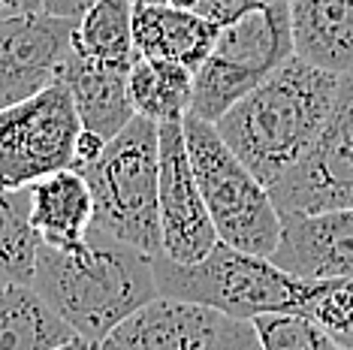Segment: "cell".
Instances as JSON below:
<instances>
[{"label": "cell", "instance_id": "1", "mask_svg": "<svg viewBox=\"0 0 353 350\" xmlns=\"http://www.w3.org/2000/svg\"><path fill=\"white\" fill-rule=\"evenodd\" d=\"M30 284L88 347H100L124 317L157 296L154 257L97 227L73 248L39 242Z\"/></svg>", "mask_w": 353, "mask_h": 350}, {"label": "cell", "instance_id": "2", "mask_svg": "<svg viewBox=\"0 0 353 350\" xmlns=\"http://www.w3.org/2000/svg\"><path fill=\"white\" fill-rule=\"evenodd\" d=\"M341 73L293 58L223 112L214 127L236 157L266 187L284 175L314 142L329 118Z\"/></svg>", "mask_w": 353, "mask_h": 350}, {"label": "cell", "instance_id": "3", "mask_svg": "<svg viewBox=\"0 0 353 350\" xmlns=\"http://www.w3.org/2000/svg\"><path fill=\"white\" fill-rule=\"evenodd\" d=\"M154 281L157 293L205 302L242 320L263 311H308L323 287V278L293 275L272 257L239 251L221 238L196 262H175L157 254Z\"/></svg>", "mask_w": 353, "mask_h": 350}, {"label": "cell", "instance_id": "4", "mask_svg": "<svg viewBox=\"0 0 353 350\" xmlns=\"http://www.w3.org/2000/svg\"><path fill=\"white\" fill-rule=\"evenodd\" d=\"M76 172L85 175L94 196L91 227L157 257L160 254L157 121H151L145 115H133L103 145L100 154L94 161L76 166Z\"/></svg>", "mask_w": 353, "mask_h": 350}, {"label": "cell", "instance_id": "5", "mask_svg": "<svg viewBox=\"0 0 353 350\" xmlns=\"http://www.w3.org/2000/svg\"><path fill=\"white\" fill-rule=\"evenodd\" d=\"M181 127L190 166L218 238L239 251L272 257L281 238V214L269 187L239 161L212 121L188 112Z\"/></svg>", "mask_w": 353, "mask_h": 350}, {"label": "cell", "instance_id": "6", "mask_svg": "<svg viewBox=\"0 0 353 350\" xmlns=\"http://www.w3.org/2000/svg\"><path fill=\"white\" fill-rule=\"evenodd\" d=\"M293 58V30L287 0L251 10L221 25L208 58L194 73L190 115L218 121L232 103L254 91L284 61Z\"/></svg>", "mask_w": 353, "mask_h": 350}, {"label": "cell", "instance_id": "7", "mask_svg": "<svg viewBox=\"0 0 353 350\" xmlns=\"http://www.w3.org/2000/svg\"><path fill=\"white\" fill-rule=\"evenodd\" d=\"M82 121L70 88L52 82L39 94L0 109V187H30L73 166Z\"/></svg>", "mask_w": 353, "mask_h": 350}, {"label": "cell", "instance_id": "8", "mask_svg": "<svg viewBox=\"0 0 353 350\" xmlns=\"http://www.w3.org/2000/svg\"><path fill=\"white\" fill-rule=\"evenodd\" d=\"M269 194L278 214L353 205V73H341L339 94L320 133Z\"/></svg>", "mask_w": 353, "mask_h": 350}, {"label": "cell", "instance_id": "9", "mask_svg": "<svg viewBox=\"0 0 353 350\" xmlns=\"http://www.w3.org/2000/svg\"><path fill=\"white\" fill-rule=\"evenodd\" d=\"M109 350H256L254 323L205 302L157 293L103 338Z\"/></svg>", "mask_w": 353, "mask_h": 350}, {"label": "cell", "instance_id": "10", "mask_svg": "<svg viewBox=\"0 0 353 350\" xmlns=\"http://www.w3.org/2000/svg\"><path fill=\"white\" fill-rule=\"evenodd\" d=\"M160 175H157V218L160 254L175 262H196L218 245V229L208 218L203 190L190 166L181 121L157 124Z\"/></svg>", "mask_w": 353, "mask_h": 350}, {"label": "cell", "instance_id": "11", "mask_svg": "<svg viewBox=\"0 0 353 350\" xmlns=\"http://www.w3.org/2000/svg\"><path fill=\"white\" fill-rule=\"evenodd\" d=\"M73 30L76 19L46 10L0 15V109L58 82L73 52Z\"/></svg>", "mask_w": 353, "mask_h": 350}, {"label": "cell", "instance_id": "12", "mask_svg": "<svg viewBox=\"0 0 353 350\" xmlns=\"http://www.w3.org/2000/svg\"><path fill=\"white\" fill-rule=\"evenodd\" d=\"M272 260L302 278L353 275V205L308 214H281Z\"/></svg>", "mask_w": 353, "mask_h": 350}, {"label": "cell", "instance_id": "13", "mask_svg": "<svg viewBox=\"0 0 353 350\" xmlns=\"http://www.w3.org/2000/svg\"><path fill=\"white\" fill-rule=\"evenodd\" d=\"M127 70L130 67L124 63H106L70 52L61 70V82L70 88L82 130H91L109 142L136 115L127 88Z\"/></svg>", "mask_w": 353, "mask_h": 350}, {"label": "cell", "instance_id": "14", "mask_svg": "<svg viewBox=\"0 0 353 350\" xmlns=\"http://www.w3.org/2000/svg\"><path fill=\"white\" fill-rule=\"evenodd\" d=\"M221 25L194 10L170 3H133V49L145 58H170L199 70L208 58Z\"/></svg>", "mask_w": 353, "mask_h": 350}, {"label": "cell", "instance_id": "15", "mask_svg": "<svg viewBox=\"0 0 353 350\" xmlns=\"http://www.w3.org/2000/svg\"><path fill=\"white\" fill-rule=\"evenodd\" d=\"M293 54L329 73H353V0H287Z\"/></svg>", "mask_w": 353, "mask_h": 350}, {"label": "cell", "instance_id": "16", "mask_svg": "<svg viewBox=\"0 0 353 350\" xmlns=\"http://www.w3.org/2000/svg\"><path fill=\"white\" fill-rule=\"evenodd\" d=\"M30 224L39 242L52 248H73L94 224V196L85 175L73 166L58 169L30 185Z\"/></svg>", "mask_w": 353, "mask_h": 350}, {"label": "cell", "instance_id": "17", "mask_svg": "<svg viewBox=\"0 0 353 350\" xmlns=\"http://www.w3.org/2000/svg\"><path fill=\"white\" fill-rule=\"evenodd\" d=\"M88 341L37 293L34 284L6 281L0 293V350H61Z\"/></svg>", "mask_w": 353, "mask_h": 350}, {"label": "cell", "instance_id": "18", "mask_svg": "<svg viewBox=\"0 0 353 350\" xmlns=\"http://www.w3.org/2000/svg\"><path fill=\"white\" fill-rule=\"evenodd\" d=\"M127 88L136 115L151 121H181L190 112V94H194V70L170 58H145L136 54L127 70Z\"/></svg>", "mask_w": 353, "mask_h": 350}, {"label": "cell", "instance_id": "19", "mask_svg": "<svg viewBox=\"0 0 353 350\" xmlns=\"http://www.w3.org/2000/svg\"><path fill=\"white\" fill-rule=\"evenodd\" d=\"M73 52L85 58L130 67L133 49V0H97L82 19H76Z\"/></svg>", "mask_w": 353, "mask_h": 350}, {"label": "cell", "instance_id": "20", "mask_svg": "<svg viewBox=\"0 0 353 350\" xmlns=\"http://www.w3.org/2000/svg\"><path fill=\"white\" fill-rule=\"evenodd\" d=\"M39 251V233L30 224V187H0V278L30 284Z\"/></svg>", "mask_w": 353, "mask_h": 350}, {"label": "cell", "instance_id": "21", "mask_svg": "<svg viewBox=\"0 0 353 350\" xmlns=\"http://www.w3.org/2000/svg\"><path fill=\"white\" fill-rule=\"evenodd\" d=\"M260 350H339L308 311H263L251 317Z\"/></svg>", "mask_w": 353, "mask_h": 350}, {"label": "cell", "instance_id": "22", "mask_svg": "<svg viewBox=\"0 0 353 350\" xmlns=\"http://www.w3.org/2000/svg\"><path fill=\"white\" fill-rule=\"evenodd\" d=\"M308 314L335 338L339 347H353V275L323 278V287L308 305Z\"/></svg>", "mask_w": 353, "mask_h": 350}, {"label": "cell", "instance_id": "23", "mask_svg": "<svg viewBox=\"0 0 353 350\" xmlns=\"http://www.w3.org/2000/svg\"><path fill=\"white\" fill-rule=\"evenodd\" d=\"M266 3H272V0H196L194 12L212 19L214 25H230L232 19H239V15H245L251 10H260Z\"/></svg>", "mask_w": 353, "mask_h": 350}, {"label": "cell", "instance_id": "24", "mask_svg": "<svg viewBox=\"0 0 353 350\" xmlns=\"http://www.w3.org/2000/svg\"><path fill=\"white\" fill-rule=\"evenodd\" d=\"M97 0H43V10L52 15H63V19H82Z\"/></svg>", "mask_w": 353, "mask_h": 350}, {"label": "cell", "instance_id": "25", "mask_svg": "<svg viewBox=\"0 0 353 350\" xmlns=\"http://www.w3.org/2000/svg\"><path fill=\"white\" fill-rule=\"evenodd\" d=\"M19 10H21V0H0V15L19 12Z\"/></svg>", "mask_w": 353, "mask_h": 350}, {"label": "cell", "instance_id": "26", "mask_svg": "<svg viewBox=\"0 0 353 350\" xmlns=\"http://www.w3.org/2000/svg\"><path fill=\"white\" fill-rule=\"evenodd\" d=\"M21 10H25V12H34V10H43V0H21Z\"/></svg>", "mask_w": 353, "mask_h": 350}, {"label": "cell", "instance_id": "27", "mask_svg": "<svg viewBox=\"0 0 353 350\" xmlns=\"http://www.w3.org/2000/svg\"><path fill=\"white\" fill-rule=\"evenodd\" d=\"M133 3H166V0H133Z\"/></svg>", "mask_w": 353, "mask_h": 350}, {"label": "cell", "instance_id": "28", "mask_svg": "<svg viewBox=\"0 0 353 350\" xmlns=\"http://www.w3.org/2000/svg\"><path fill=\"white\" fill-rule=\"evenodd\" d=\"M3 287H6V281H3V278H0V293H3Z\"/></svg>", "mask_w": 353, "mask_h": 350}]
</instances>
